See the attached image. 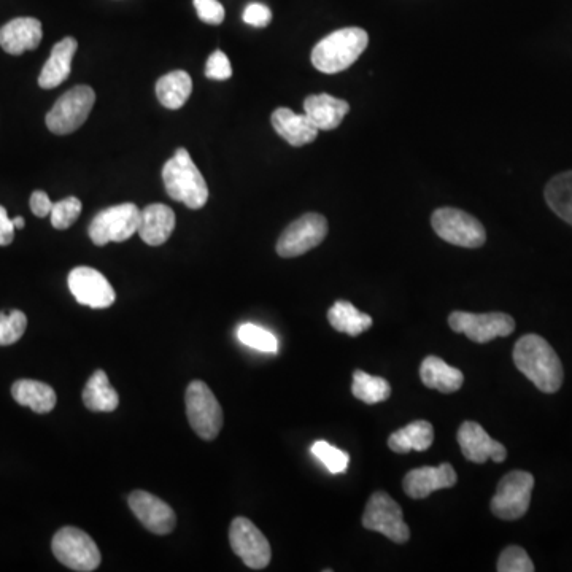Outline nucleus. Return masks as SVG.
I'll use <instances>...</instances> for the list:
<instances>
[{"mask_svg":"<svg viewBox=\"0 0 572 572\" xmlns=\"http://www.w3.org/2000/svg\"><path fill=\"white\" fill-rule=\"evenodd\" d=\"M514 363L534 387L544 393H557L565 380L560 356L538 334H526L514 347Z\"/></svg>","mask_w":572,"mask_h":572,"instance_id":"nucleus-1","label":"nucleus"},{"mask_svg":"<svg viewBox=\"0 0 572 572\" xmlns=\"http://www.w3.org/2000/svg\"><path fill=\"white\" fill-rule=\"evenodd\" d=\"M163 182L169 198L182 202L188 209H202L209 201V186L185 148H178L164 164Z\"/></svg>","mask_w":572,"mask_h":572,"instance_id":"nucleus-2","label":"nucleus"},{"mask_svg":"<svg viewBox=\"0 0 572 572\" xmlns=\"http://www.w3.org/2000/svg\"><path fill=\"white\" fill-rule=\"evenodd\" d=\"M368 43L369 35L364 29H339L315 45L312 64L323 74H339L360 59Z\"/></svg>","mask_w":572,"mask_h":572,"instance_id":"nucleus-3","label":"nucleus"},{"mask_svg":"<svg viewBox=\"0 0 572 572\" xmlns=\"http://www.w3.org/2000/svg\"><path fill=\"white\" fill-rule=\"evenodd\" d=\"M186 417L194 433L204 441H213L223 428V410L207 383L194 380L186 388Z\"/></svg>","mask_w":572,"mask_h":572,"instance_id":"nucleus-4","label":"nucleus"},{"mask_svg":"<svg viewBox=\"0 0 572 572\" xmlns=\"http://www.w3.org/2000/svg\"><path fill=\"white\" fill-rule=\"evenodd\" d=\"M96 102V93L91 86H75L59 97L48 112L47 128L56 136H67L82 128Z\"/></svg>","mask_w":572,"mask_h":572,"instance_id":"nucleus-5","label":"nucleus"},{"mask_svg":"<svg viewBox=\"0 0 572 572\" xmlns=\"http://www.w3.org/2000/svg\"><path fill=\"white\" fill-rule=\"evenodd\" d=\"M51 549L59 563L72 571L91 572L101 566V550L96 542L74 526L61 528L51 542Z\"/></svg>","mask_w":572,"mask_h":572,"instance_id":"nucleus-6","label":"nucleus"},{"mask_svg":"<svg viewBox=\"0 0 572 572\" xmlns=\"http://www.w3.org/2000/svg\"><path fill=\"white\" fill-rule=\"evenodd\" d=\"M140 212L142 210L131 202L102 210L89 225V239L93 240L97 247L131 239L139 232Z\"/></svg>","mask_w":572,"mask_h":572,"instance_id":"nucleus-7","label":"nucleus"},{"mask_svg":"<svg viewBox=\"0 0 572 572\" xmlns=\"http://www.w3.org/2000/svg\"><path fill=\"white\" fill-rule=\"evenodd\" d=\"M431 226L449 244L463 248H479L487 242L484 225L469 213L452 207L437 209L431 217Z\"/></svg>","mask_w":572,"mask_h":572,"instance_id":"nucleus-8","label":"nucleus"},{"mask_svg":"<svg viewBox=\"0 0 572 572\" xmlns=\"http://www.w3.org/2000/svg\"><path fill=\"white\" fill-rule=\"evenodd\" d=\"M363 526L366 530L383 534L396 544H404L410 539L401 506L385 491L372 493L364 509Z\"/></svg>","mask_w":572,"mask_h":572,"instance_id":"nucleus-9","label":"nucleus"},{"mask_svg":"<svg viewBox=\"0 0 572 572\" xmlns=\"http://www.w3.org/2000/svg\"><path fill=\"white\" fill-rule=\"evenodd\" d=\"M534 490L533 474L512 471L501 479L491 499V512L501 520H518L528 512Z\"/></svg>","mask_w":572,"mask_h":572,"instance_id":"nucleus-10","label":"nucleus"},{"mask_svg":"<svg viewBox=\"0 0 572 572\" xmlns=\"http://www.w3.org/2000/svg\"><path fill=\"white\" fill-rule=\"evenodd\" d=\"M328 236V221L320 213H306L294 220L277 242V253L282 258H296L314 250Z\"/></svg>","mask_w":572,"mask_h":572,"instance_id":"nucleus-11","label":"nucleus"},{"mask_svg":"<svg viewBox=\"0 0 572 572\" xmlns=\"http://www.w3.org/2000/svg\"><path fill=\"white\" fill-rule=\"evenodd\" d=\"M450 328L455 333L464 334L469 341L487 344L496 337L511 336L515 331V320L503 312L491 314H469V312H453L449 317Z\"/></svg>","mask_w":572,"mask_h":572,"instance_id":"nucleus-12","label":"nucleus"},{"mask_svg":"<svg viewBox=\"0 0 572 572\" xmlns=\"http://www.w3.org/2000/svg\"><path fill=\"white\" fill-rule=\"evenodd\" d=\"M229 542L237 557L250 569L261 571L271 563V544L248 518L237 517L232 520Z\"/></svg>","mask_w":572,"mask_h":572,"instance_id":"nucleus-13","label":"nucleus"},{"mask_svg":"<svg viewBox=\"0 0 572 572\" xmlns=\"http://www.w3.org/2000/svg\"><path fill=\"white\" fill-rule=\"evenodd\" d=\"M69 290L78 304L91 309H107L116 301V293L109 280L93 267H75L69 274Z\"/></svg>","mask_w":572,"mask_h":572,"instance_id":"nucleus-14","label":"nucleus"},{"mask_svg":"<svg viewBox=\"0 0 572 572\" xmlns=\"http://www.w3.org/2000/svg\"><path fill=\"white\" fill-rule=\"evenodd\" d=\"M128 503L137 520L151 533L166 536L174 531L177 517L174 509L163 499L148 491L136 490L129 495Z\"/></svg>","mask_w":572,"mask_h":572,"instance_id":"nucleus-15","label":"nucleus"},{"mask_svg":"<svg viewBox=\"0 0 572 572\" xmlns=\"http://www.w3.org/2000/svg\"><path fill=\"white\" fill-rule=\"evenodd\" d=\"M457 439L464 458L471 463L484 464L488 460L503 463L507 458L506 447L491 439L479 423L464 422L458 429Z\"/></svg>","mask_w":572,"mask_h":572,"instance_id":"nucleus-16","label":"nucleus"},{"mask_svg":"<svg viewBox=\"0 0 572 572\" xmlns=\"http://www.w3.org/2000/svg\"><path fill=\"white\" fill-rule=\"evenodd\" d=\"M457 482V472L452 464L442 463L436 468L425 466V468L412 469L404 477L402 487L409 498L425 499L434 491L455 487Z\"/></svg>","mask_w":572,"mask_h":572,"instance_id":"nucleus-17","label":"nucleus"},{"mask_svg":"<svg viewBox=\"0 0 572 572\" xmlns=\"http://www.w3.org/2000/svg\"><path fill=\"white\" fill-rule=\"evenodd\" d=\"M42 37V23L39 20L15 18L0 29V47L8 55L20 56L39 47Z\"/></svg>","mask_w":572,"mask_h":572,"instance_id":"nucleus-18","label":"nucleus"},{"mask_svg":"<svg viewBox=\"0 0 572 572\" xmlns=\"http://www.w3.org/2000/svg\"><path fill=\"white\" fill-rule=\"evenodd\" d=\"M175 229V213L169 205L150 204L140 212V239L151 247L166 244Z\"/></svg>","mask_w":572,"mask_h":572,"instance_id":"nucleus-19","label":"nucleus"},{"mask_svg":"<svg viewBox=\"0 0 572 572\" xmlns=\"http://www.w3.org/2000/svg\"><path fill=\"white\" fill-rule=\"evenodd\" d=\"M271 121L275 132L291 147H304L317 139L318 129L306 113L299 115L286 107H280L272 113Z\"/></svg>","mask_w":572,"mask_h":572,"instance_id":"nucleus-20","label":"nucleus"},{"mask_svg":"<svg viewBox=\"0 0 572 572\" xmlns=\"http://www.w3.org/2000/svg\"><path fill=\"white\" fill-rule=\"evenodd\" d=\"M350 112V104L329 94H314L304 101V113L318 131H333Z\"/></svg>","mask_w":572,"mask_h":572,"instance_id":"nucleus-21","label":"nucleus"},{"mask_svg":"<svg viewBox=\"0 0 572 572\" xmlns=\"http://www.w3.org/2000/svg\"><path fill=\"white\" fill-rule=\"evenodd\" d=\"M78 43L74 37H66L56 43L50 58L45 62L39 75V86L43 89L58 88L66 82L72 72V61L77 53Z\"/></svg>","mask_w":572,"mask_h":572,"instance_id":"nucleus-22","label":"nucleus"},{"mask_svg":"<svg viewBox=\"0 0 572 572\" xmlns=\"http://www.w3.org/2000/svg\"><path fill=\"white\" fill-rule=\"evenodd\" d=\"M420 379L426 388L441 391L445 395L460 390L464 383L463 372L452 368L437 356H426L423 360L420 366Z\"/></svg>","mask_w":572,"mask_h":572,"instance_id":"nucleus-23","label":"nucleus"},{"mask_svg":"<svg viewBox=\"0 0 572 572\" xmlns=\"http://www.w3.org/2000/svg\"><path fill=\"white\" fill-rule=\"evenodd\" d=\"M12 396L20 406L29 407L35 414H48L58 402L55 390L39 380H18L13 383Z\"/></svg>","mask_w":572,"mask_h":572,"instance_id":"nucleus-24","label":"nucleus"},{"mask_svg":"<svg viewBox=\"0 0 572 572\" xmlns=\"http://www.w3.org/2000/svg\"><path fill=\"white\" fill-rule=\"evenodd\" d=\"M434 442V428L426 420H417L388 437V447L395 453L426 452Z\"/></svg>","mask_w":572,"mask_h":572,"instance_id":"nucleus-25","label":"nucleus"},{"mask_svg":"<svg viewBox=\"0 0 572 572\" xmlns=\"http://www.w3.org/2000/svg\"><path fill=\"white\" fill-rule=\"evenodd\" d=\"M193 93V80L185 70H174L171 74L159 78L156 83V96L159 104L166 109H182Z\"/></svg>","mask_w":572,"mask_h":572,"instance_id":"nucleus-26","label":"nucleus"},{"mask_svg":"<svg viewBox=\"0 0 572 572\" xmlns=\"http://www.w3.org/2000/svg\"><path fill=\"white\" fill-rule=\"evenodd\" d=\"M328 321L336 331L352 337L366 333L372 326L371 315L360 312L352 302L348 301H337L328 310Z\"/></svg>","mask_w":572,"mask_h":572,"instance_id":"nucleus-27","label":"nucleus"},{"mask_svg":"<svg viewBox=\"0 0 572 572\" xmlns=\"http://www.w3.org/2000/svg\"><path fill=\"white\" fill-rule=\"evenodd\" d=\"M83 404L91 412H113L120 404L115 388L104 371H96L83 390Z\"/></svg>","mask_w":572,"mask_h":572,"instance_id":"nucleus-28","label":"nucleus"},{"mask_svg":"<svg viewBox=\"0 0 572 572\" xmlns=\"http://www.w3.org/2000/svg\"><path fill=\"white\" fill-rule=\"evenodd\" d=\"M545 202L561 220L572 226V171L563 172L547 183Z\"/></svg>","mask_w":572,"mask_h":572,"instance_id":"nucleus-29","label":"nucleus"},{"mask_svg":"<svg viewBox=\"0 0 572 572\" xmlns=\"http://www.w3.org/2000/svg\"><path fill=\"white\" fill-rule=\"evenodd\" d=\"M352 393L356 399H360L366 404H379V402L387 401L390 398L391 387L388 380L356 369L353 372Z\"/></svg>","mask_w":572,"mask_h":572,"instance_id":"nucleus-30","label":"nucleus"},{"mask_svg":"<svg viewBox=\"0 0 572 572\" xmlns=\"http://www.w3.org/2000/svg\"><path fill=\"white\" fill-rule=\"evenodd\" d=\"M237 337H239V341L242 344L255 348L258 352L277 353V350H279L277 337L269 329L253 325V323H245V325L240 326L237 329Z\"/></svg>","mask_w":572,"mask_h":572,"instance_id":"nucleus-31","label":"nucleus"},{"mask_svg":"<svg viewBox=\"0 0 572 572\" xmlns=\"http://www.w3.org/2000/svg\"><path fill=\"white\" fill-rule=\"evenodd\" d=\"M312 453L317 460L325 464L331 474H344L350 464V455L344 450L337 449L325 441H318L312 445Z\"/></svg>","mask_w":572,"mask_h":572,"instance_id":"nucleus-32","label":"nucleus"},{"mask_svg":"<svg viewBox=\"0 0 572 572\" xmlns=\"http://www.w3.org/2000/svg\"><path fill=\"white\" fill-rule=\"evenodd\" d=\"M28 328V317L21 310H12L10 314L0 312V347L20 341Z\"/></svg>","mask_w":572,"mask_h":572,"instance_id":"nucleus-33","label":"nucleus"},{"mask_svg":"<svg viewBox=\"0 0 572 572\" xmlns=\"http://www.w3.org/2000/svg\"><path fill=\"white\" fill-rule=\"evenodd\" d=\"M82 209V201L74 198V196L56 202L50 213L51 225H53V228L61 229V231L62 229L70 228L80 217Z\"/></svg>","mask_w":572,"mask_h":572,"instance_id":"nucleus-34","label":"nucleus"},{"mask_svg":"<svg viewBox=\"0 0 572 572\" xmlns=\"http://www.w3.org/2000/svg\"><path fill=\"white\" fill-rule=\"evenodd\" d=\"M496 569L499 572H533L536 568L525 549L518 545H511L499 555Z\"/></svg>","mask_w":572,"mask_h":572,"instance_id":"nucleus-35","label":"nucleus"},{"mask_svg":"<svg viewBox=\"0 0 572 572\" xmlns=\"http://www.w3.org/2000/svg\"><path fill=\"white\" fill-rule=\"evenodd\" d=\"M205 77L210 80H228L232 77L231 61L221 50L213 51L205 64Z\"/></svg>","mask_w":572,"mask_h":572,"instance_id":"nucleus-36","label":"nucleus"},{"mask_svg":"<svg viewBox=\"0 0 572 572\" xmlns=\"http://www.w3.org/2000/svg\"><path fill=\"white\" fill-rule=\"evenodd\" d=\"M193 4L198 12L199 20L204 23L217 26L225 21V8L218 0H194Z\"/></svg>","mask_w":572,"mask_h":572,"instance_id":"nucleus-37","label":"nucleus"},{"mask_svg":"<svg viewBox=\"0 0 572 572\" xmlns=\"http://www.w3.org/2000/svg\"><path fill=\"white\" fill-rule=\"evenodd\" d=\"M242 20H244V23H247L248 26H253V28H266L272 21L271 8L266 7L264 4H258V2L248 4L247 7H245Z\"/></svg>","mask_w":572,"mask_h":572,"instance_id":"nucleus-38","label":"nucleus"},{"mask_svg":"<svg viewBox=\"0 0 572 572\" xmlns=\"http://www.w3.org/2000/svg\"><path fill=\"white\" fill-rule=\"evenodd\" d=\"M53 202L45 191H34L31 196V210L35 217L45 218L53 210Z\"/></svg>","mask_w":572,"mask_h":572,"instance_id":"nucleus-39","label":"nucleus"},{"mask_svg":"<svg viewBox=\"0 0 572 572\" xmlns=\"http://www.w3.org/2000/svg\"><path fill=\"white\" fill-rule=\"evenodd\" d=\"M15 225L8 218L7 210L0 205V247H7L15 239Z\"/></svg>","mask_w":572,"mask_h":572,"instance_id":"nucleus-40","label":"nucleus"},{"mask_svg":"<svg viewBox=\"0 0 572 572\" xmlns=\"http://www.w3.org/2000/svg\"><path fill=\"white\" fill-rule=\"evenodd\" d=\"M13 225H15L16 229H23L24 225H26V223H24L23 217H16V218H13Z\"/></svg>","mask_w":572,"mask_h":572,"instance_id":"nucleus-41","label":"nucleus"}]
</instances>
